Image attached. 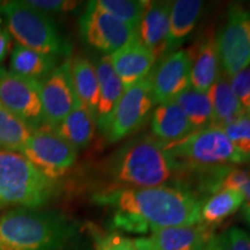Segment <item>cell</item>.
<instances>
[{
  "label": "cell",
  "mask_w": 250,
  "mask_h": 250,
  "mask_svg": "<svg viewBox=\"0 0 250 250\" xmlns=\"http://www.w3.org/2000/svg\"><path fill=\"white\" fill-rule=\"evenodd\" d=\"M41 81L17 76L0 67V104L33 130L43 123Z\"/></svg>",
  "instance_id": "8fae6325"
},
{
  "label": "cell",
  "mask_w": 250,
  "mask_h": 250,
  "mask_svg": "<svg viewBox=\"0 0 250 250\" xmlns=\"http://www.w3.org/2000/svg\"><path fill=\"white\" fill-rule=\"evenodd\" d=\"M95 201L130 215L147 230L198 224L202 205L190 190L169 186L109 190Z\"/></svg>",
  "instance_id": "6da1fadb"
},
{
  "label": "cell",
  "mask_w": 250,
  "mask_h": 250,
  "mask_svg": "<svg viewBox=\"0 0 250 250\" xmlns=\"http://www.w3.org/2000/svg\"><path fill=\"white\" fill-rule=\"evenodd\" d=\"M107 173L114 186L111 190L154 188L164 186L173 176L175 165L164 143L154 136L140 134L114 153Z\"/></svg>",
  "instance_id": "7a4b0ae2"
},
{
  "label": "cell",
  "mask_w": 250,
  "mask_h": 250,
  "mask_svg": "<svg viewBox=\"0 0 250 250\" xmlns=\"http://www.w3.org/2000/svg\"><path fill=\"white\" fill-rule=\"evenodd\" d=\"M208 94L212 107V117L208 126L224 129L247 112L234 94L229 79L221 70Z\"/></svg>",
  "instance_id": "ffe728a7"
},
{
  "label": "cell",
  "mask_w": 250,
  "mask_h": 250,
  "mask_svg": "<svg viewBox=\"0 0 250 250\" xmlns=\"http://www.w3.org/2000/svg\"><path fill=\"white\" fill-rule=\"evenodd\" d=\"M203 1L198 0H176L173 1L170 9L169 31L162 57L179 50L187 36L195 28L197 20L201 17Z\"/></svg>",
  "instance_id": "44dd1931"
},
{
  "label": "cell",
  "mask_w": 250,
  "mask_h": 250,
  "mask_svg": "<svg viewBox=\"0 0 250 250\" xmlns=\"http://www.w3.org/2000/svg\"><path fill=\"white\" fill-rule=\"evenodd\" d=\"M221 71L232 78L250 65V11L233 4L217 36Z\"/></svg>",
  "instance_id": "ba28073f"
},
{
  "label": "cell",
  "mask_w": 250,
  "mask_h": 250,
  "mask_svg": "<svg viewBox=\"0 0 250 250\" xmlns=\"http://www.w3.org/2000/svg\"><path fill=\"white\" fill-rule=\"evenodd\" d=\"M239 192L242 193L245 202H243V211L250 212V175L247 177V180L241 184Z\"/></svg>",
  "instance_id": "d590c367"
},
{
  "label": "cell",
  "mask_w": 250,
  "mask_h": 250,
  "mask_svg": "<svg viewBox=\"0 0 250 250\" xmlns=\"http://www.w3.org/2000/svg\"><path fill=\"white\" fill-rule=\"evenodd\" d=\"M191 55L189 50H177L162 59L151 72L152 96L154 104L174 100L190 87Z\"/></svg>",
  "instance_id": "4fadbf2b"
},
{
  "label": "cell",
  "mask_w": 250,
  "mask_h": 250,
  "mask_svg": "<svg viewBox=\"0 0 250 250\" xmlns=\"http://www.w3.org/2000/svg\"><path fill=\"white\" fill-rule=\"evenodd\" d=\"M96 250H137L133 240L118 234H110L100 239Z\"/></svg>",
  "instance_id": "1f68e13d"
},
{
  "label": "cell",
  "mask_w": 250,
  "mask_h": 250,
  "mask_svg": "<svg viewBox=\"0 0 250 250\" xmlns=\"http://www.w3.org/2000/svg\"><path fill=\"white\" fill-rule=\"evenodd\" d=\"M248 114H249V115H250V110H249V111H248Z\"/></svg>",
  "instance_id": "ab89813d"
},
{
  "label": "cell",
  "mask_w": 250,
  "mask_h": 250,
  "mask_svg": "<svg viewBox=\"0 0 250 250\" xmlns=\"http://www.w3.org/2000/svg\"><path fill=\"white\" fill-rule=\"evenodd\" d=\"M213 235V228L198 223L153 229L149 240L155 250H205Z\"/></svg>",
  "instance_id": "2e32d148"
},
{
  "label": "cell",
  "mask_w": 250,
  "mask_h": 250,
  "mask_svg": "<svg viewBox=\"0 0 250 250\" xmlns=\"http://www.w3.org/2000/svg\"><path fill=\"white\" fill-rule=\"evenodd\" d=\"M191 55L190 87L202 93H208L220 72L217 36L214 33L205 34L195 51L189 50Z\"/></svg>",
  "instance_id": "e0dca14e"
},
{
  "label": "cell",
  "mask_w": 250,
  "mask_h": 250,
  "mask_svg": "<svg viewBox=\"0 0 250 250\" xmlns=\"http://www.w3.org/2000/svg\"><path fill=\"white\" fill-rule=\"evenodd\" d=\"M245 198L242 193L235 190L219 189L202 202L199 212V223L214 228L225 219L235 213L243 205Z\"/></svg>",
  "instance_id": "d4e9b609"
},
{
  "label": "cell",
  "mask_w": 250,
  "mask_h": 250,
  "mask_svg": "<svg viewBox=\"0 0 250 250\" xmlns=\"http://www.w3.org/2000/svg\"><path fill=\"white\" fill-rule=\"evenodd\" d=\"M83 39L99 51L112 54L138 36L137 30L89 1L79 21Z\"/></svg>",
  "instance_id": "30bf717a"
},
{
  "label": "cell",
  "mask_w": 250,
  "mask_h": 250,
  "mask_svg": "<svg viewBox=\"0 0 250 250\" xmlns=\"http://www.w3.org/2000/svg\"><path fill=\"white\" fill-rule=\"evenodd\" d=\"M96 74H98L100 98L96 109V125L100 132H103L107 126L109 118L117 105L124 93V86L120 77L112 67L109 56H102L95 64Z\"/></svg>",
  "instance_id": "ac0fdd59"
},
{
  "label": "cell",
  "mask_w": 250,
  "mask_h": 250,
  "mask_svg": "<svg viewBox=\"0 0 250 250\" xmlns=\"http://www.w3.org/2000/svg\"><path fill=\"white\" fill-rule=\"evenodd\" d=\"M243 214H245L246 220L248 221V224L250 225V212L249 211H243Z\"/></svg>",
  "instance_id": "74e56055"
},
{
  "label": "cell",
  "mask_w": 250,
  "mask_h": 250,
  "mask_svg": "<svg viewBox=\"0 0 250 250\" xmlns=\"http://www.w3.org/2000/svg\"><path fill=\"white\" fill-rule=\"evenodd\" d=\"M76 232L59 212L17 208L0 217V250H65Z\"/></svg>",
  "instance_id": "3957f363"
},
{
  "label": "cell",
  "mask_w": 250,
  "mask_h": 250,
  "mask_svg": "<svg viewBox=\"0 0 250 250\" xmlns=\"http://www.w3.org/2000/svg\"><path fill=\"white\" fill-rule=\"evenodd\" d=\"M223 130L241 156L242 162L250 161V115L248 112Z\"/></svg>",
  "instance_id": "f1b7e54d"
},
{
  "label": "cell",
  "mask_w": 250,
  "mask_h": 250,
  "mask_svg": "<svg viewBox=\"0 0 250 250\" xmlns=\"http://www.w3.org/2000/svg\"><path fill=\"white\" fill-rule=\"evenodd\" d=\"M43 123L55 127L76 108L78 98L71 76V59L62 62L41 81Z\"/></svg>",
  "instance_id": "7c38bea8"
},
{
  "label": "cell",
  "mask_w": 250,
  "mask_h": 250,
  "mask_svg": "<svg viewBox=\"0 0 250 250\" xmlns=\"http://www.w3.org/2000/svg\"><path fill=\"white\" fill-rule=\"evenodd\" d=\"M4 205H6V204L4 203V201H2V199L0 198V208H2V206H4Z\"/></svg>",
  "instance_id": "f35d334b"
},
{
  "label": "cell",
  "mask_w": 250,
  "mask_h": 250,
  "mask_svg": "<svg viewBox=\"0 0 250 250\" xmlns=\"http://www.w3.org/2000/svg\"><path fill=\"white\" fill-rule=\"evenodd\" d=\"M165 144V143H164ZM173 159L175 173L184 168L223 167L227 164H242L241 156L223 129L205 126L175 143L165 144Z\"/></svg>",
  "instance_id": "8992f818"
},
{
  "label": "cell",
  "mask_w": 250,
  "mask_h": 250,
  "mask_svg": "<svg viewBox=\"0 0 250 250\" xmlns=\"http://www.w3.org/2000/svg\"><path fill=\"white\" fill-rule=\"evenodd\" d=\"M226 235L230 250H250V235L241 228H229Z\"/></svg>",
  "instance_id": "d6a6232c"
},
{
  "label": "cell",
  "mask_w": 250,
  "mask_h": 250,
  "mask_svg": "<svg viewBox=\"0 0 250 250\" xmlns=\"http://www.w3.org/2000/svg\"><path fill=\"white\" fill-rule=\"evenodd\" d=\"M26 2L33 8L45 14L70 13L83 4L81 1L72 0H26Z\"/></svg>",
  "instance_id": "4dcf8cb0"
},
{
  "label": "cell",
  "mask_w": 250,
  "mask_h": 250,
  "mask_svg": "<svg viewBox=\"0 0 250 250\" xmlns=\"http://www.w3.org/2000/svg\"><path fill=\"white\" fill-rule=\"evenodd\" d=\"M134 245H136L137 250H155L149 239H144V237L137 239L134 240Z\"/></svg>",
  "instance_id": "8d00e7d4"
},
{
  "label": "cell",
  "mask_w": 250,
  "mask_h": 250,
  "mask_svg": "<svg viewBox=\"0 0 250 250\" xmlns=\"http://www.w3.org/2000/svg\"><path fill=\"white\" fill-rule=\"evenodd\" d=\"M154 105L152 96L151 74L136 85L124 90L123 95L109 118L104 134L109 144L121 142L133 133L147 117Z\"/></svg>",
  "instance_id": "9c48e42d"
},
{
  "label": "cell",
  "mask_w": 250,
  "mask_h": 250,
  "mask_svg": "<svg viewBox=\"0 0 250 250\" xmlns=\"http://www.w3.org/2000/svg\"><path fill=\"white\" fill-rule=\"evenodd\" d=\"M20 153L49 179L57 180L73 166L78 151L59 136L54 127L42 125L31 133Z\"/></svg>",
  "instance_id": "52a82bcc"
},
{
  "label": "cell",
  "mask_w": 250,
  "mask_h": 250,
  "mask_svg": "<svg viewBox=\"0 0 250 250\" xmlns=\"http://www.w3.org/2000/svg\"><path fill=\"white\" fill-rule=\"evenodd\" d=\"M0 14L18 44L55 57L70 54V44L49 14L37 11L26 1L1 2Z\"/></svg>",
  "instance_id": "5b68a950"
},
{
  "label": "cell",
  "mask_w": 250,
  "mask_h": 250,
  "mask_svg": "<svg viewBox=\"0 0 250 250\" xmlns=\"http://www.w3.org/2000/svg\"><path fill=\"white\" fill-rule=\"evenodd\" d=\"M205 250H230L226 233L212 236V239L208 241Z\"/></svg>",
  "instance_id": "e575fe53"
},
{
  "label": "cell",
  "mask_w": 250,
  "mask_h": 250,
  "mask_svg": "<svg viewBox=\"0 0 250 250\" xmlns=\"http://www.w3.org/2000/svg\"><path fill=\"white\" fill-rule=\"evenodd\" d=\"M173 1H146L142 20L138 24V39L146 48L161 58L164 55Z\"/></svg>",
  "instance_id": "9a60e30c"
},
{
  "label": "cell",
  "mask_w": 250,
  "mask_h": 250,
  "mask_svg": "<svg viewBox=\"0 0 250 250\" xmlns=\"http://www.w3.org/2000/svg\"><path fill=\"white\" fill-rule=\"evenodd\" d=\"M230 86L242 108L250 110V66L243 68L229 79Z\"/></svg>",
  "instance_id": "f546056e"
},
{
  "label": "cell",
  "mask_w": 250,
  "mask_h": 250,
  "mask_svg": "<svg viewBox=\"0 0 250 250\" xmlns=\"http://www.w3.org/2000/svg\"><path fill=\"white\" fill-rule=\"evenodd\" d=\"M174 101L182 108L196 130L203 129L211 122L212 107L208 93L198 92L192 87H188L174 99Z\"/></svg>",
  "instance_id": "4316f807"
},
{
  "label": "cell",
  "mask_w": 250,
  "mask_h": 250,
  "mask_svg": "<svg viewBox=\"0 0 250 250\" xmlns=\"http://www.w3.org/2000/svg\"><path fill=\"white\" fill-rule=\"evenodd\" d=\"M151 127L155 138L165 144L177 142L196 131L174 100L159 103L152 114Z\"/></svg>",
  "instance_id": "d6986e66"
},
{
  "label": "cell",
  "mask_w": 250,
  "mask_h": 250,
  "mask_svg": "<svg viewBox=\"0 0 250 250\" xmlns=\"http://www.w3.org/2000/svg\"><path fill=\"white\" fill-rule=\"evenodd\" d=\"M57 191L56 180L41 173L22 153L0 149V198L5 204L39 208Z\"/></svg>",
  "instance_id": "277c9868"
},
{
  "label": "cell",
  "mask_w": 250,
  "mask_h": 250,
  "mask_svg": "<svg viewBox=\"0 0 250 250\" xmlns=\"http://www.w3.org/2000/svg\"><path fill=\"white\" fill-rule=\"evenodd\" d=\"M33 131L26 122L0 104V149L21 152Z\"/></svg>",
  "instance_id": "484cf974"
},
{
  "label": "cell",
  "mask_w": 250,
  "mask_h": 250,
  "mask_svg": "<svg viewBox=\"0 0 250 250\" xmlns=\"http://www.w3.org/2000/svg\"><path fill=\"white\" fill-rule=\"evenodd\" d=\"M58 57L41 54L18 44L13 48L9 71L30 80L43 81L57 67Z\"/></svg>",
  "instance_id": "603a6c76"
},
{
  "label": "cell",
  "mask_w": 250,
  "mask_h": 250,
  "mask_svg": "<svg viewBox=\"0 0 250 250\" xmlns=\"http://www.w3.org/2000/svg\"><path fill=\"white\" fill-rule=\"evenodd\" d=\"M108 56L125 89L147 78L158 59L151 50L140 42L138 36Z\"/></svg>",
  "instance_id": "5bb4252c"
},
{
  "label": "cell",
  "mask_w": 250,
  "mask_h": 250,
  "mask_svg": "<svg viewBox=\"0 0 250 250\" xmlns=\"http://www.w3.org/2000/svg\"><path fill=\"white\" fill-rule=\"evenodd\" d=\"M71 76L78 101L96 116L100 88L95 65L85 56H76L71 61Z\"/></svg>",
  "instance_id": "cb8c5ba5"
},
{
  "label": "cell",
  "mask_w": 250,
  "mask_h": 250,
  "mask_svg": "<svg viewBox=\"0 0 250 250\" xmlns=\"http://www.w3.org/2000/svg\"><path fill=\"white\" fill-rule=\"evenodd\" d=\"M96 127L95 114L78 102L76 108L55 127V130L78 151L89 145Z\"/></svg>",
  "instance_id": "7402d4cb"
},
{
  "label": "cell",
  "mask_w": 250,
  "mask_h": 250,
  "mask_svg": "<svg viewBox=\"0 0 250 250\" xmlns=\"http://www.w3.org/2000/svg\"><path fill=\"white\" fill-rule=\"evenodd\" d=\"M9 46H11V37H9L8 30L0 21V62L7 56Z\"/></svg>",
  "instance_id": "836d02e7"
},
{
  "label": "cell",
  "mask_w": 250,
  "mask_h": 250,
  "mask_svg": "<svg viewBox=\"0 0 250 250\" xmlns=\"http://www.w3.org/2000/svg\"><path fill=\"white\" fill-rule=\"evenodd\" d=\"M95 4L103 11L108 12L137 30L142 20L146 1L145 0H98Z\"/></svg>",
  "instance_id": "83f0119b"
}]
</instances>
